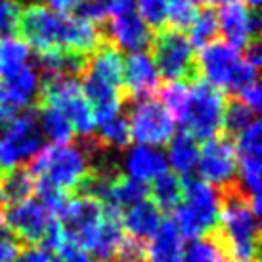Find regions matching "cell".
<instances>
[{
  "label": "cell",
  "mask_w": 262,
  "mask_h": 262,
  "mask_svg": "<svg viewBox=\"0 0 262 262\" xmlns=\"http://www.w3.org/2000/svg\"><path fill=\"white\" fill-rule=\"evenodd\" d=\"M219 191V222L211 235L228 262H258V216L251 207V195L235 178Z\"/></svg>",
  "instance_id": "6da1fadb"
},
{
  "label": "cell",
  "mask_w": 262,
  "mask_h": 262,
  "mask_svg": "<svg viewBox=\"0 0 262 262\" xmlns=\"http://www.w3.org/2000/svg\"><path fill=\"white\" fill-rule=\"evenodd\" d=\"M182 199L172 211V222L184 239H197L211 232L219 222V191L199 176L182 178Z\"/></svg>",
  "instance_id": "7a4b0ae2"
},
{
  "label": "cell",
  "mask_w": 262,
  "mask_h": 262,
  "mask_svg": "<svg viewBox=\"0 0 262 262\" xmlns=\"http://www.w3.org/2000/svg\"><path fill=\"white\" fill-rule=\"evenodd\" d=\"M25 167L35 176V180H44L56 188L73 195L84 176L90 172V161L79 146H44L31 157Z\"/></svg>",
  "instance_id": "3957f363"
},
{
  "label": "cell",
  "mask_w": 262,
  "mask_h": 262,
  "mask_svg": "<svg viewBox=\"0 0 262 262\" xmlns=\"http://www.w3.org/2000/svg\"><path fill=\"white\" fill-rule=\"evenodd\" d=\"M149 50H151L149 56L159 71L161 79L180 80L186 84L201 79L197 69L195 48L191 46L184 31L172 29L167 25L153 31Z\"/></svg>",
  "instance_id": "277c9868"
},
{
  "label": "cell",
  "mask_w": 262,
  "mask_h": 262,
  "mask_svg": "<svg viewBox=\"0 0 262 262\" xmlns=\"http://www.w3.org/2000/svg\"><path fill=\"white\" fill-rule=\"evenodd\" d=\"M226 96L205 79H197L189 84V103L182 119L184 130L193 138L209 140L222 132V113Z\"/></svg>",
  "instance_id": "5b68a950"
},
{
  "label": "cell",
  "mask_w": 262,
  "mask_h": 262,
  "mask_svg": "<svg viewBox=\"0 0 262 262\" xmlns=\"http://www.w3.org/2000/svg\"><path fill=\"white\" fill-rule=\"evenodd\" d=\"M67 29H69V14H56L46 4H31L21 8L17 33L21 40L33 46L37 54L50 50L66 52Z\"/></svg>",
  "instance_id": "8992f818"
},
{
  "label": "cell",
  "mask_w": 262,
  "mask_h": 262,
  "mask_svg": "<svg viewBox=\"0 0 262 262\" xmlns=\"http://www.w3.org/2000/svg\"><path fill=\"white\" fill-rule=\"evenodd\" d=\"M42 147L37 105L23 110L14 121L0 128V167L25 165Z\"/></svg>",
  "instance_id": "52a82bcc"
},
{
  "label": "cell",
  "mask_w": 262,
  "mask_h": 262,
  "mask_svg": "<svg viewBox=\"0 0 262 262\" xmlns=\"http://www.w3.org/2000/svg\"><path fill=\"white\" fill-rule=\"evenodd\" d=\"M130 138L142 146H165L174 136L176 123L170 111L155 98H146L128 105Z\"/></svg>",
  "instance_id": "ba28073f"
},
{
  "label": "cell",
  "mask_w": 262,
  "mask_h": 262,
  "mask_svg": "<svg viewBox=\"0 0 262 262\" xmlns=\"http://www.w3.org/2000/svg\"><path fill=\"white\" fill-rule=\"evenodd\" d=\"M195 59L201 79L211 82L212 86H216L222 92L232 94L235 77L243 63L237 48H233L232 44H228L226 40L214 38L212 42L199 48Z\"/></svg>",
  "instance_id": "9c48e42d"
},
{
  "label": "cell",
  "mask_w": 262,
  "mask_h": 262,
  "mask_svg": "<svg viewBox=\"0 0 262 262\" xmlns=\"http://www.w3.org/2000/svg\"><path fill=\"white\" fill-rule=\"evenodd\" d=\"M197 167H199V178L216 189L235 180L237 178L235 140L222 132L205 140L203 147L199 149Z\"/></svg>",
  "instance_id": "30bf717a"
},
{
  "label": "cell",
  "mask_w": 262,
  "mask_h": 262,
  "mask_svg": "<svg viewBox=\"0 0 262 262\" xmlns=\"http://www.w3.org/2000/svg\"><path fill=\"white\" fill-rule=\"evenodd\" d=\"M52 214L38 199H25L15 205H8L2 214V222L8 233L25 247H38L48 230Z\"/></svg>",
  "instance_id": "8fae6325"
},
{
  "label": "cell",
  "mask_w": 262,
  "mask_h": 262,
  "mask_svg": "<svg viewBox=\"0 0 262 262\" xmlns=\"http://www.w3.org/2000/svg\"><path fill=\"white\" fill-rule=\"evenodd\" d=\"M219 27L224 35V40L232 44L233 48H245L249 42L258 40L260 19L255 8H249L241 0H226L220 4Z\"/></svg>",
  "instance_id": "7c38bea8"
},
{
  "label": "cell",
  "mask_w": 262,
  "mask_h": 262,
  "mask_svg": "<svg viewBox=\"0 0 262 262\" xmlns=\"http://www.w3.org/2000/svg\"><path fill=\"white\" fill-rule=\"evenodd\" d=\"M103 38L119 50L146 52L151 44L153 31L136 14V10H126L121 14L107 15L102 27Z\"/></svg>",
  "instance_id": "4fadbf2b"
},
{
  "label": "cell",
  "mask_w": 262,
  "mask_h": 262,
  "mask_svg": "<svg viewBox=\"0 0 262 262\" xmlns=\"http://www.w3.org/2000/svg\"><path fill=\"white\" fill-rule=\"evenodd\" d=\"M161 86V75L147 52H132L124 59L123 107L132 102L153 98Z\"/></svg>",
  "instance_id": "5bb4252c"
},
{
  "label": "cell",
  "mask_w": 262,
  "mask_h": 262,
  "mask_svg": "<svg viewBox=\"0 0 262 262\" xmlns=\"http://www.w3.org/2000/svg\"><path fill=\"white\" fill-rule=\"evenodd\" d=\"M84 73L100 79L102 82L110 84L123 92V77H124V58L121 50L113 44L103 40L94 54H90Z\"/></svg>",
  "instance_id": "9a60e30c"
},
{
  "label": "cell",
  "mask_w": 262,
  "mask_h": 262,
  "mask_svg": "<svg viewBox=\"0 0 262 262\" xmlns=\"http://www.w3.org/2000/svg\"><path fill=\"white\" fill-rule=\"evenodd\" d=\"M161 222H163V214L151 199H144L140 203L132 205L126 211H123V216H121L124 233L140 243L151 239L155 232L159 230Z\"/></svg>",
  "instance_id": "2e32d148"
},
{
  "label": "cell",
  "mask_w": 262,
  "mask_h": 262,
  "mask_svg": "<svg viewBox=\"0 0 262 262\" xmlns=\"http://www.w3.org/2000/svg\"><path fill=\"white\" fill-rule=\"evenodd\" d=\"M184 237L172 219H163L159 230L146 245V262H184Z\"/></svg>",
  "instance_id": "e0dca14e"
},
{
  "label": "cell",
  "mask_w": 262,
  "mask_h": 262,
  "mask_svg": "<svg viewBox=\"0 0 262 262\" xmlns=\"http://www.w3.org/2000/svg\"><path fill=\"white\" fill-rule=\"evenodd\" d=\"M124 168H126L128 178L146 184L167 170V157L157 147L138 144L126 153Z\"/></svg>",
  "instance_id": "ac0fdd59"
},
{
  "label": "cell",
  "mask_w": 262,
  "mask_h": 262,
  "mask_svg": "<svg viewBox=\"0 0 262 262\" xmlns=\"http://www.w3.org/2000/svg\"><path fill=\"white\" fill-rule=\"evenodd\" d=\"M35 176L25 165L4 168L0 174V199L6 205H15L25 201L35 193Z\"/></svg>",
  "instance_id": "d6986e66"
},
{
  "label": "cell",
  "mask_w": 262,
  "mask_h": 262,
  "mask_svg": "<svg viewBox=\"0 0 262 262\" xmlns=\"http://www.w3.org/2000/svg\"><path fill=\"white\" fill-rule=\"evenodd\" d=\"M197 159H199V146L197 140L182 130L174 134L172 138L168 140V159L167 163L172 165L176 172L180 174H191V170L197 167Z\"/></svg>",
  "instance_id": "ffe728a7"
},
{
  "label": "cell",
  "mask_w": 262,
  "mask_h": 262,
  "mask_svg": "<svg viewBox=\"0 0 262 262\" xmlns=\"http://www.w3.org/2000/svg\"><path fill=\"white\" fill-rule=\"evenodd\" d=\"M149 188V195L155 207L161 212H172L182 201V180L174 174V172H161L151 180Z\"/></svg>",
  "instance_id": "44dd1931"
},
{
  "label": "cell",
  "mask_w": 262,
  "mask_h": 262,
  "mask_svg": "<svg viewBox=\"0 0 262 262\" xmlns=\"http://www.w3.org/2000/svg\"><path fill=\"white\" fill-rule=\"evenodd\" d=\"M31 56L29 44L15 35L0 37V80L10 79L27 67Z\"/></svg>",
  "instance_id": "7402d4cb"
},
{
  "label": "cell",
  "mask_w": 262,
  "mask_h": 262,
  "mask_svg": "<svg viewBox=\"0 0 262 262\" xmlns=\"http://www.w3.org/2000/svg\"><path fill=\"white\" fill-rule=\"evenodd\" d=\"M258 121L256 111H253L247 103H243L237 96H230L224 100V113H222V134L230 138H237L241 132L247 130L251 124Z\"/></svg>",
  "instance_id": "603a6c76"
},
{
  "label": "cell",
  "mask_w": 262,
  "mask_h": 262,
  "mask_svg": "<svg viewBox=\"0 0 262 262\" xmlns=\"http://www.w3.org/2000/svg\"><path fill=\"white\" fill-rule=\"evenodd\" d=\"M37 113L40 132L54 146H63L73 142V124L69 123V119L63 113H59L54 107H37Z\"/></svg>",
  "instance_id": "cb8c5ba5"
},
{
  "label": "cell",
  "mask_w": 262,
  "mask_h": 262,
  "mask_svg": "<svg viewBox=\"0 0 262 262\" xmlns=\"http://www.w3.org/2000/svg\"><path fill=\"white\" fill-rule=\"evenodd\" d=\"M188 38L193 48H203L205 44L212 42L220 33L216 10L214 8H201V10H197L193 21L188 27Z\"/></svg>",
  "instance_id": "d4e9b609"
},
{
  "label": "cell",
  "mask_w": 262,
  "mask_h": 262,
  "mask_svg": "<svg viewBox=\"0 0 262 262\" xmlns=\"http://www.w3.org/2000/svg\"><path fill=\"white\" fill-rule=\"evenodd\" d=\"M157 94L161 96V103L174 117V121L178 119L182 123L189 103V84L180 80H167V82H161Z\"/></svg>",
  "instance_id": "484cf974"
},
{
  "label": "cell",
  "mask_w": 262,
  "mask_h": 262,
  "mask_svg": "<svg viewBox=\"0 0 262 262\" xmlns=\"http://www.w3.org/2000/svg\"><path fill=\"white\" fill-rule=\"evenodd\" d=\"M96 136L100 140V144L107 149H124L130 146V126H128V119L126 115L113 117L111 121L100 124V132H96Z\"/></svg>",
  "instance_id": "4316f807"
},
{
  "label": "cell",
  "mask_w": 262,
  "mask_h": 262,
  "mask_svg": "<svg viewBox=\"0 0 262 262\" xmlns=\"http://www.w3.org/2000/svg\"><path fill=\"white\" fill-rule=\"evenodd\" d=\"M184 262H228L224 253L216 239L211 233H207L203 237L193 239V243L186 249L184 253Z\"/></svg>",
  "instance_id": "83f0119b"
},
{
  "label": "cell",
  "mask_w": 262,
  "mask_h": 262,
  "mask_svg": "<svg viewBox=\"0 0 262 262\" xmlns=\"http://www.w3.org/2000/svg\"><path fill=\"white\" fill-rule=\"evenodd\" d=\"M134 10L151 31L167 25V0H134Z\"/></svg>",
  "instance_id": "f1b7e54d"
},
{
  "label": "cell",
  "mask_w": 262,
  "mask_h": 262,
  "mask_svg": "<svg viewBox=\"0 0 262 262\" xmlns=\"http://www.w3.org/2000/svg\"><path fill=\"white\" fill-rule=\"evenodd\" d=\"M197 14L193 0H167V23L168 27L186 31Z\"/></svg>",
  "instance_id": "f546056e"
},
{
  "label": "cell",
  "mask_w": 262,
  "mask_h": 262,
  "mask_svg": "<svg viewBox=\"0 0 262 262\" xmlns=\"http://www.w3.org/2000/svg\"><path fill=\"white\" fill-rule=\"evenodd\" d=\"M260 123H255L235 138V155L237 157H260Z\"/></svg>",
  "instance_id": "4dcf8cb0"
},
{
  "label": "cell",
  "mask_w": 262,
  "mask_h": 262,
  "mask_svg": "<svg viewBox=\"0 0 262 262\" xmlns=\"http://www.w3.org/2000/svg\"><path fill=\"white\" fill-rule=\"evenodd\" d=\"M19 15L21 4L17 0H0V37H10L17 33Z\"/></svg>",
  "instance_id": "1f68e13d"
},
{
  "label": "cell",
  "mask_w": 262,
  "mask_h": 262,
  "mask_svg": "<svg viewBox=\"0 0 262 262\" xmlns=\"http://www.w3.org/2000/svg\"><path fill=\"white\" fill-rule=\"evenodd\" d=\"M73 14L77 15V17H80V19H84V21L96 25V27H103V23L107 19L105 8L100 6L94 0H82L79 6L75 8Z\"/></svg>",
  "instance_id": "d6a6232c"
},
{
  "label": "cell",
  "mask_w": 262,
  "mask_h": 262,
  "mask_svg": "<svg viewBox=\"0 0 262 262\" xmlns=\"http://www.w3.org/2000/svg\"><path fill=\"white\" fill-rule=\"evenodd\" d=\"M235 96H237L243 103H247L251 110L258 113L260 103H262V92H260V86H258V80L253 82V84H247L245 88H241Z\"/></svg>",
  "instance_id": "836d02e7"
},
{
  "label": "cell",
  "mask_w": 262,
  "mask_h": 262,
  "mask_svg": "<svg viewBox=\"0 0 262 262\" xmlns=\"http://www.w3.org/2000/svg\"><path fill=\"white\" fill-rule=\"evenodd\" d=\"M19 262H52L50 253L40 247H25L21 255L17 256Z\"/></svg>",
  "instance_id": "e575fe53"
},
{
  "label": "cell",
  "mask_w": 262,
  "mask_h": 262,
  "mask_svg": "<svg viewBox=\"0 0 262 262\" xmlns=\"http://www.w3.org/2000/svg\"><path fill=\"white\" fill-rule=\"evenodd\" d=\"M82 0H46V6L54 10L56 14H73L75 8L79 6Z\"/></svg>",
  "instance_id": "d590c367"
},
{
  "label": "cell",
  "mask_w": 262,
  "mask_h": 262,
  "mask_svg": "<svg viewBox=\"0 0 262 262\" xmlns=\"http://www.w3.org/2000/svg\"><path fill=\"white\" fill-rule=\"evenodd\" d=\"M222 2H226V0H193V4H195V6H203V8L220 6Z\"/></svg>",
  "instance_id": "8d00e7d4"
},
{
  "label": "cell",
  "mask_w": 262,
  "mask_h": 262,
  "mask_svg": "<svg viewBox=\"0 0 262 262\" xmlns=\"http://www.w3.org/2000/svg\"><path fill=\"white\" fill-rule=\"evenodd\" d=\"M94 2H98L100 6H103V8H105V12H107V8H110L111 4L115 2V0H94Z\"/></svg>",
  "instance_id": "74e56055"
},
{
  "label": "cell",
  "mask_w": 262,
  "mask_h": 262,
  "mask_svg": "<svg viewBox=\"0 0 262 262\" xmlns=\"http://www.w3.org/2000/svg\"><path fill=\"white\" fill-rule=\"evenodd\" d=\"M241 2H243V4H247L249 8H255V10H256V6L260 4V0H241Z\"/></svg>",
  "instance_id": "f35d334b"
},
{
  "label": "cell",
  "mask_w": 262,
  "mask_h": 262,
  "mask_svg": "<svg viewBox=\"0 0 262 262\" xmlns=\"http://www.w3.org/2000/svg\"><path fill=\"white\" fill-rule=\"evenodd\" d=\"M4 233H8V230H6V228H2V226H0V235H4Z\"/></svg>",
  "instance_id": "ab89813d"
},
{
  "label": "cell",
  "mask_w": 262,
  "mask_h": 262,
  "mask_svg": "<svg viewBox=\"0 0 262 262\" xmlns=\"http://www.w3.org/2000/svg\"><path fill=\"white\" fill-rule=\"evenodd\" d=\"M88 262H105V260H88Z\"/></svg>",
  "instance_id": "60d3db41"
},
{
  "label": "cell",
  "mask_w": 262,
  "mask_h": 262,
  "mask_svg": "<svg viewBox=\"0 0 262 262\" xmlns=\"http://www.w3.org/2000/svg\"><path fill=\"white\" fill-rule=\"evenodd\" d=\"M2 170H4V168H2V167H0V174H2Z\"/></svg>",
  "instance_id": "b9f144b4"
},
{
  "label": "cell",
  "mask_w": 262,
  "mask_h": 262,
  "mask_svg": "<svg viewBox=\"0 0 262 262\" xmlns=\"http://www.w3.org/2000/svg\"><path fill=\"white\" fill-rule=\"evenodd\" d=\"M52 262H63V260H52Z\"/></svg>",
  "instance_id": "7bdbcfd3"
}]
</instances>
